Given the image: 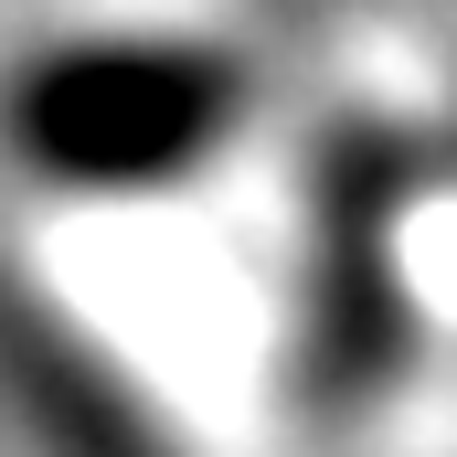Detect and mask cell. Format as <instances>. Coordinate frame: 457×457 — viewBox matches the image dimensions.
Wrapping results in <instances>:
<instances>
[{
    "label": "cell",
    "instance_id": "cell-1",
    "mask_svg": "<svg viewBox=\"0 0 457 457\" xmlns=\"http://www.w3.org/2000/svg\"><path fill=\"white\" fill-rule=\"evenodd\" d=\"M415 160L394 128L341 117L309 149L298 203V287H287V394L320 426H361L415 361Z\"/></svg>",
    "mask_w": 457,
    "mask_h": 457
},
{
    "label": "cell",
    "instance_id": "cell-2",
    "mask_svg": "<svg viewBox=\"0 0 457 457\" xmlns=\"http://www.w3.org/2000/svg\"><path fill=\"white\" fill-rule=\"evenodd\" d=\"M255 107L213 43H54L0 86V138L54 192H170Z\"/></svg>",
    "mask_w": 457,
    "mask_h": 457
}]
</instances>
